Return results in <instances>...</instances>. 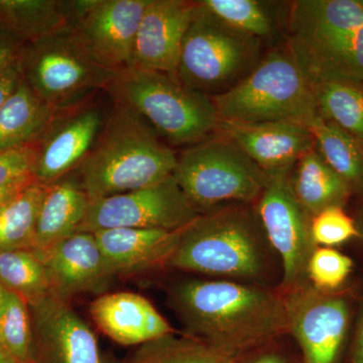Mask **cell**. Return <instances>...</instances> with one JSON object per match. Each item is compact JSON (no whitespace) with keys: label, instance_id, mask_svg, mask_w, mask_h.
<instances>
[{"label":"cell","instance_id":"1","mask_svg":"<svg viewBox=\"0 0 363 363\" xmlns=\"http://www.w3.org/2000/svg\"><path fill=\"white\" fill-rule=\"evenodd\" d=\"M169 303L188 335L236 357L288 330L283 297L253 284L182 281Z\"/></svg>","mask_w":363,"mask_h":363},{"label":"cell","instance_id":"2","mask_svg":"<svg viewBox=\"0 0 363 363\" xmlns=\"http://www.w3.org/2000/svg\"><path fill=\"white\" fill-rule=\"evenodd\" d=\"M177 157L142 118L112 104L94 147L76 174L91 201L159 183L173 175Z\"/></svg>","mask_w":363,"mask_h":363},{"label":"cell","instance_id":"3","mask_svg":"<svg viewBox=\"0 0 363 363\" xmlns=\"http://www.w3.org/2000/svg\"><path fill=\"white\" fill-rule=\"evenodd\" d=\"M290 55L312 87L363 84V9L357 0H298L289 14Z\"/></svg>","mask_w":363,"mask_h":363},{"label":"cell","instance_id":"4","mask_svg":"<svg viewBox=\"0 0 363 363\" xmlns=\"http://www.w3.org/2000/svg\"><path fill=\"white\" fill-rule=\"evenodd\" d=\"M271 248L257 211L241 205L199 215L182 229L169 267L259 286L271 267Z\"/></svg>","mask_w":363,"mask_h":363},{"label":"cell","instance_id":"5","mask_svg":"<svg viewBox=\"0 0 363 363\" xmlns=\"http://www.w3.org/2000/svg\"><path fill=\"white\" fill-rule=\"evenodd\" d=\"M105 93L112 104L130 109L169 145L191 147L218 128L212 98L169 74L125 69L117 72Z\"/></svg>","mask_w":363,"mask_h":363},{"label":"cell","instance_id":"6","mask_svg":"<svg viewBox=\"0 0 363 363\" xmlns=\"http://www.w3.org/2000/svg\"><path fill=\"white\" fill-rule=\"evenodd\" d=\"M211 98L222 123L306 125L319 114L312 86L290 52H272L238 84Z\"/></svg>","mask_w":363,"mask_h":363},{"label":"cell","instance_id":"7","mask_svg":"<svg viewBox=\"0 0 363 363\" xmlns=\"http://www.w3.org/2000/svg\"><path fill=\"white\" fill-rule=\"evenodd\" d=\"M173 177L198 213L250 205L271 175L227 138H207L177 157Z\"/></svg>","mask_w":363,"mask_h":363},{"label":"cell","instance_id":"8","mask_svg":"<svg viewBox=\"0 0 363 363\" xmlns=\"http://www.w3.org/2000/svg\"><path fill=\"white\" fill-rule=\"evenodd\" d=\"M262 40L236 30L196 1L175 78L213 97L238 84L259 63Z\"/></svg>","mask_w":363,"mask_h":363},{"label":"cell","instance_id":"9","mask_svg":"<svg viewBox=\"0 0 363 363\" xmlns=\"http://www.w3.org/2000/svg\"><path fill=\"white\" fill-rule=\"evenodd\" d=\"M18 65L21 80L56 111L105 92L117 74L85 51L70 26L23 45Z\"/></svg>","mask_w":363,"mask_h":363},{"label":"cell","instance_id":"10","mask_svg":"<svg viewBox=\"0 0 363 363\" xmlns=\"http://www.w3.org/2000/svg\"><path fill=\"white\" fill-rule=\"evenodd\" d=\"M199 215L171 175L149 187L91 200L79 233L112 228L181 230Z\"/></svg>","mask_w":363,"mask_h":363},{"label":"cell","instance_id":"11","mask_svg":"<svg viewBox=\"0 0 363 363\" xmlns=\"http://www.w3.org/2000/svg\"><path fill=\"white\" fill-rule=\"evenodd\" d=\"M150 0H73L70 30L95 61L112 71L130 67L138 26Z\"/></svg>","mask_w":363,"mask_h":363},{"label":"cell","instance_id":"12","mask_svg":"<svg viewBox=\"0 0 363 363\" xmlns=\"http://www.w3.org/2000/svg\"><path fill=\"white\" fill-rule=\"evenodd\" d=\"M289 172L271 175L260 195L257 214L267 240L279 255L283 269L281 285L295 288L307 276V266L315 250L311 215L294 194Z\"/></svg>","mask_w":363,"mask_h":363},{"label":"cell","instance_id":"13","mask_svg":"<svg viewBox=\"0 0 363 363\" xmlns=\"http://www.w3.org/2000/svg\"><path fill=\"white\" fill-rule=\"evenodd\" d=\"M95 97L57 112L35 145L33 182L48 187L82 166L96 143L107 113Z\"/></svg>","mask_w":363,"mask_h":363},{"label":"cell","instance_id":"14","mask_svg":"<svg viewBox=\"0 0 363 363\" xmlns=\"http://www.w3.org/2000/svg\"><path fill=\"white\" fill-rule=\"evenodd\" d=\"M283 300L288 330L300 344L306 363H335L350 326L345 298L298 285Z\"/></svg>","mask_w":363,"mask_h":363},{"label":"cell","instance_id":"15","mask_svg":"<svg viewBox=\"0 0 363 363\" xmlns=\"http://www.w3.org/2000/svg\"><path fill=\"white\" fill-rule=\"evenodd\" d=\"M195 11L196 1L150 0L136 33L130 68L175 77L182 45Z\"/></svg>","mask_w":363,"mask_h":363},{"label":"cell","instance_id":"16","mask_svg":"<svg viewBox=\"0 0 363 363\" xmlns=\"http://www.w3.org/2000/svg\"><path fill=\"white\" fill-rule=\"evenodd\" d=\"M52 297L68 302L85 293H100L116 278L94 233H78L40 255Z\"/></svg>","mask_w":363,"mask_h":363},{"label":"cell","instance_id":"17","mask_svg":"<svg viewBox=\"0 0 363 363\" xmlns=\"http://www.w3.org/2000/svg\"><path fill=\"white\" fill-rule=\"evenodd\" d=\"M269 175L290 172L315 142L304 123L277 121L238 124L219 121L217 130Z\"/></svg>","mask_w":363,"mask_h":363},{"label":"cell","instance_id":"18","mask_svg":"<svg viewBox=\"0 0 363 363\" xmlns=\"http://www.w3.org/2000/svg\"><path fill=\"white\" fill-rule=\"evenodd\" d=\"M33 339L54 363H102L96 336L65 301L50 295L28 306Z\"/></svg>","mask_w":363,"mask_h":363},{"label":"cell","instance_id":"19","mask_svg":"<svg viewBox=\"0 0 363 363\" xmlns=\"http://www.w3.org/2000/svg\"><path fill=\"white\" fill-rule=\"evenodd\" d=\"M181 231L112 228L97 231L94 235L116 277H130L169 267Z\"/></svg>","mask_w":363,"mask_h":363},{"label":"cell","instance_id":"20","mask_svg":"<svg viewBox=\"0 0 363 363\" xmlns=\"http://www.w3.org/2000/svg\"><path fill=\"white\" fill-rule=\"evenodd\" d=\"M89 312L98 328L121 345L145 344L173 333L155 306L138 294H104L91 303Z\"/></svg>","mask_w":363,"mask_h":363},{"label":"cell","instance_id":"21","mask_svg":"<svg viewBox=\"0 0 363 363\" xmlns=\"http://www.w3.org/2000/svg\"><path fill=\"white\" fill-rule=\"evenodd\" d=\"M89 201L77 175L71 174L48 186L38 214L32 252L40 257L78 233Z\"/></svg>","mask_w":363,"mask_h":363},{"label":"cell","instance_id":"22","mask_svg":"<svg viewBox=\"0 0 363 363\" xmlns=\"http://www.w3.org/2000/svg\"><path fill=\"white\" fill-rule=\"evenodd\" d=\"M73 0H0V33L32 44L70 26Z\"/></svg>","mask_w":363,"mask_h":363},{"label":"cell","instance_id":"23","mask_svg":"<svg viewBox=\"0 0 363 363\" xmlns=\"http://www.w3.org/2000/svg\"><path fill=\"white\" fill-rule=\"evenodd\" d=\"M58 111L21 78L0 107V150L37 145Z\"/></svg>","mask_w":363,"mask_h":363},{"label":"cell","instance_id":"24","mask_svg":"<svg viewBox=\"0 0 363 363\" xmlns=\"http://www.w3.org/2000/svg\"><path fill=\"white\" fill-rule=\"evenodd\" d=\"M291 185L298 203L311 216L327 208L342 207L350 191V184L315 149L298 160Z\"/></svg>","mask_w":363,"mask_h":363},{"label":"cell","instance_id":"25","mask_svg":"<svg viewBox=\"0 0 363 363\" xmlns=\"http://www.w3.org/2000/svg\"><path fill=\"white\" fill-rule=\"evenodd\" d=\"M311 131L317 152L350 186L363 185V149L357 138L323 117H313Z\"/></svg>","mask_w":363,"mask_h":363},{"label":"cell","instance_id":"26","mask_svg":"<svg viewBox=\"0 0 363 363\" xmlns=\"http://www.w3.org/2000/svg\"><path fill=\"white\" fill-rule=\"evenodd\" d=\"M45 186L32 182L0 210V252L32 250Z\"/></svg>","mask_w":363,"mask_h":363},{"label":"cell","instance_id":"27","mask_svg":"<svg viewBox=\"0 0 363 363\" xmlns=\"http://www.w3.org/2000/svg\"><path fill=\"white\" fill-rule=\"evenodd\" d=\"M0 285L28 306L51 295L44 262L30 250L0 252Z\"/></svg>","mask_w":363,"mask_h":363},{"label":"cell","instance_id":"28","mask_svg":"<svg viewBox=\"0 0 363 363\" xmlns=\"http://www.w3.org/2000/svg\"><path fill=\"white\" fill-rule=\"evenodd\" d=\"M312 88L320 116L363 143V84L328 82Z\"/></svg>","mask_w":363,"mask_h":363},{"label":"cell","instance_id":"29","mask_svg":"<svg viewBox=\"0 0 363 363\" xmlns=\"http://www.w3.org/2000/svg\"><path fill=\"white\" fill-rule=\"evenodd\" d=\"M236 359L201 339L169 333L143 344L133 363H236Z\"/></svg>","mask_w":363,"mask_h":363},{"label":"cell","instance_id":"30","mask_svg":"<svg viewBox=\"0 0 363 363\" xmlns=\"http://www.w3.org/2000/svg\"><path fill=\"white\" fill-rule=\"evenodd\" d=\"M33 342L28 305L0 285V347L18 363H33Z\"/></svg>","mask_w":363,"mask_h":363},{"label":"cell","instance_id":"31","mask_svg":"<svg viewBox=\"0 0 363 363\" xmlns=\"http://www.w3.org/2000/svg\"><path fill=\"white\" fill-rule=\"evenodd\" d=\"M210 13L236 30L266 39L274 32V21L266 4L257 0H202Z\"/></svg>","mask_w":363,"mask_h":363},{"label":"cell","instance_id":"32","mask_svg":"<svg viewBox=\"0 0 363 363\" xmlns=\"http://www.w3.org/2000/svg\"><path fill=\"white\" fill-rule=\"evenodd\" d=\"M353 262L347 255L331 247L315 248L307 266L313 286L330 293L342 285L352 272Z\"/></svg>","mask_w":363,"mask_h":363},{"label":"cell","instance_id":"33","mask_svg":"<svg viewBox=\"0 0 363 363\" xmlns=\"http://www.w3.org/2000/svg\"><path fill=\"white\" fill-rule=\"evenodd\" d=\"M311 234L315 245L336 247L358 236V229L342 207H330L313 216Z\"/></svg>","mask_w":363,"mask_h":363},{"label":"cell","instance_id":"34","mask_svg":"<svg viewBox=\"0 0 363 363\" xmlns=\"http://www.w3.org/2000/svg\"><path fill=\"white\" fill-rule=\"evenodd\" d=\"M35 161V145L20 149L0 150V188L32 177Z\"/></svg>","mask_w":363,"mask_h":363},{"label":"cell","instance_id":"35","mask_svg":"<svg viewBox=\"0 0 363 363\" xmlns=\"http://www.w3.org/2000/svg\"><path fill=\"white\" fill-rule=\"evenodd\" d=\"M23 44L0 33V73L18 63Z\"/></svg>","mask_w":363,"mask_h":363},{"label":"cell","instance_id":"36","mask_svg":"<svg viewBox=\"0 0 363 363\" xmlns=\"http://www.w3.org/2000/svg\"><path fill=\"white\" fill-rule=\"evenodd\" d=\"M21 81L18 63L0 73V107Z\"/></svg>","mask_w":363,"mask_h":363},{"label":"cell","instance_id":"37","mask_svg":"<svg viewBox=\"0 0 363 363\" xmlns=\"http://www.w3.org/2000/svg\"><path fill=\"white\" fill-rule=\"evenodd\" d=\"M33 181V177H28V178L21 179V180L13 182V183L0 188V210L6 206L7 203L11 201L21 191H23Z\"/></svg>","mask_w":363,"mask_h":363},{"label":"cell","instance_id":"38","mask_svg":"<svg viewBox=\"0 0 363 363\" xmlns=\"http://www.w3.org/2000/svg\"><path fill=\"white\" fill-rule=\"evenodd\" d=\"M351 363H363V307L358 318Z\"/></svg>","mask_w":363,"mask_h":363},{"label":"cell","instance_id":"39","mask_svg":"<svg viewBox=\"0 0 363 363\" xmlns=\"http://www.w3.org/2000/svg\"><path fill=\"white\" fill-rule=\"evenodd\" d=\"M248 363H286L279 355L274 353H269V354L260 355V357L255 358Z\"/></svg>","mask_w":363,"mask_h":363},{"label":"cell","instance_id":"40","mask_svg":"<svg viewBox=\"0 0 363 363\" xmlns=\"http://www.w3.org/2000/svg\"><path fill=\"white\" fill-rule=\"evenodd\" d=\"M0 363H18L4 348L0 347Z\"/></svg>","mask_w":363,"mask_h":363},{"label":"cell","instance_id":"41","mask_svg":"<svg viewBox=\"0 0 363 363\" xmlns=\"http://www.w3.org/2000/svg\"><path fill=\"white\" fill-rule=\"evenodd\" d=\"M358 1V4H360V6L362 7V9H363V0H357Z\"/></svg>","mask_w":363,"mask_h":363}]
</instances>
